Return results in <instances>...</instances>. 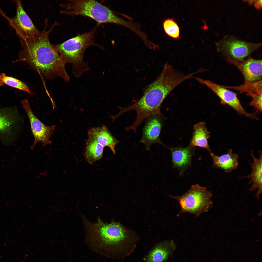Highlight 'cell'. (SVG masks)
<instances>
[{
	"label": "cell",
	"mask_w": 262,
	"mask_h": 262,
	"mask_svg": "<svg viewBox=\"0 0 262 262\" xmlns=\"http://www.w3.org/2000/svg\"><path fill=\"white\" fill-rule=\"evenodd\" d=\"M20 116L14 107L0 108V139L5 144L13 142L19 129Z\"/></svg>",
	"instance_id": "52a82bcc"
},
{
	"label": "cell",
	"mask_w": 262,
	"mask_h": 262,
	"mask_svg": "<svg viewBox=\"0 0 262 262\" xmlns=\"http://www.w3.org/2000/svg\"><path fill=\"white\" fill-rule=\"evenodd\" d=\"M259 45L230 39L221 42L220 49L229 57L230 61L238 62L242 61Z\"/></svg>",
	"instance_id": "7c38bea8"
},
{
	"label": "cell",
	"mask_w": 262,
	"mask_h": 262,
	"mask_svg": "<svg viewBox=\"0 0 262 262\" xmlns=\"http://www.w3.org/2000/svg\"><path fill=\"white\" fill-rule=\"evenodd\" d=\"M199 83L210 89L220 98L223 103L229 106L239 113L251 118H255L252 114L248 113L242 107L236 94L225 87L210 80H205L200 78H194Z\"/></svg>",
	"instance_id": "30bf717a"
},
{
	"label": "cell",
	"mask_w": 262,
	"mask_h": 262,
	"mask_svg": "<svg viewBox=\"0 0 262 262\" xmlns=\"http://www.w3.org/2000/svg\"><path fill=\"white\" fill-rule=\"evenodd\" d=\"M60 13L70 16L81 15L90 17L98 24L110 23L123 25L128 28L131 25V21L117 16L107 7L94 0H67L60 4Z\"/></svg>",
	"instance_id": "5b68a950"
},
{
	"label": "cell",
	"mask_w": 262,
	"mask_h": 262,
	"mask_svg": "<svg viewBox=\"0 0 262 262\" xmlns=\"http://www.w3.org/2000/svg\"><path fill=\"white\" fill-rule=\"evenodd\" d=\"M15 15L9 18L10 25L14 29L21 40L32 38L38 35L40 31L36 28L24 9L20 0L16 1Z\"/></svg>",
	"instance_id": "9c48e42d"
},
{
	"label": "cell",
	"mask_w": 262,
	"mask_h": 262,
	"mask_svg": "<svg viewBox=\"0 0 262 262\" xmlns=\"http://www.w3.org/2000/svg\"><path fill=\"white\" fill-rule=\"evenodd\" d=\"M227 88H232L240 92H245L247 95L253 98L262 94V80L251 83H244L239 86L232 87L227 86Z\"/></svg>",
	"instance_id": "44dd1931"
},
{
	"label": "cell",
	"mask_w": 262,
	"mask_h": 262,
	"mask_svg": "<svg viewBox=\"0 0 262 262\" xmlns=\"http://www.w3.org/2000/svg\"><path fill=\"white\" fill-rule=\"evenodd\" d=\"M236 65L242 73L245 83H251L261 80L262 60L249 58L242 63L231 61Z\"/></svg>",
	"instance_id": "5bb4252c"
},
{
	"label": "cell",
	"mask_w": 262,
	"mask_h": 262,
	"mask_svg": "<svg viewBox=\"0 0 262 262\" xmlns=\"http://www.w3.org/2000/svg\"><path fill=\"white\" fill-rule=\"evenodd\" d=\"M256 2L255 5L257 7H261L262 4V0H257V1Z\"/></svg>",
	"instance_id": "d4e9b609"
},
{
	"label": "cell",
	"mask_w": 262,
	"mask_h": 262,
	"mask_svg": "<svg viewBox=\"0 0 262 262\" xmlns=\"http://www.w3.org/2000/svg\"><path fill=\"white\" fill-rule=\"evenodd\" d=\"M146 119L140 142L144 144L148 150H150L151 146L154 144H158L166 147L160 138L165 117L160 113L154 114Z\"/></svg>",
	"instance_id": "8fae6325"
},
{
	"label": "cell",
	"mask_w": 262,
	"mask_h": 262,
	"mask_svg": "<svg viewBox=\"0 0 262 262\" xmlns=\"http://www.w3.org/2000/svg\"><path fill=\"white\" fill-rule=\"evenodd\" d=\"M21 103L29 120L34 141L31 147L33 149L38 142L42 143L43 146L49 145L52 143L50 138L54 131L55 126H47L42 123L35 115L32 111L29 101L26 99L22 100Z\"/></svg>",
	"instance_id": "ba28073f"
},
{
	"label": "cell",
	"mask_w": 262,
	"mask_h": 262,
	"mask_svg": "<svg viewBox=\"0 0 262 262\" xmlns=\"http://www.w3.org/2000/svg\"><path fill=\"white\" fill-rule=\"evenodd\" d=\"M195 147L190 143L186 147L169 148L171 153L173 167L178 169L180 174L191 165Z\"/></svg>",
	"instance_id": "4fadbf2b"
},
{
	"label": "cell",
	"mask_w": 262,
	"mask_h": 262,
	"mask_svg": "<svg viewBox=\"0 0 262 262\" xmlns=\"http://www.w3.org/2000/svg\"><path fill=\"white\" fill-rule=\"evenodd\" d=\"M163 27L166 33L169 36L173 38H178L179 36V27L173 20L168 19L163 23Z\"/></svg>",
	"instance_id": "603a6c76"
},
{
	"label": "cell",
	"mask_w": 262,
	"mask_h": 262,
	"mask_svg": "<svg viewBox=\"0 0 262 262\" xmlns=\"http://www.w3.org/2000/svg\"><path fill=\"white\" fill-rule=\"evenodd\" d=\"M5 85L32 94L25 83L16 78L8 76L4 73H2L0 74V86Z\"/></svg>",
	"instance_id": "7402d4cb"
},
{
	"label": "cell",
	"mask_w": 262,
	"mask_h": 262,
	"mask_svg": "<svg viewBox=\"0 0 262 262\" xmlns=\"http://www.w3.org/2000/svg\"><path fill=\"white\" fill-rule=\"evenodd\" d=\"M251 154L253 160V162L250 163L252 169V172L250 174L242 177V178H246L250 180L249 184H252V185L249 189V191H253L257 189L256 196L258 198L262 192V153L261 151H259V156L258 158L255 156L252 151Z\"/></svg>",
	"instance_id": "e0dca14e"
},
{
	"label": "cell",
	"mask_w": 262,
	"mask_h": 262,
	"mask_svg": "<svg viewBox=\"0 0 262 262\" xmlns=\"http://www.w3.org/2000/svg\"><path fill=\"white\" fill-rule=\"evenodd\" d=\"M104 147L95 140L89 138L86 143L85 156L86 161L92 164L102 157Z\"/></svg>",
	"instance_id": "ffe728a7"
},
{
	"label": "cell",
	"mask_w": 262,
	"mask_h": 262,
	"mask_svg": "<svg viewBox=\"0 0 262 262\" xmlns=\"http://www.w3.org/2000/svg\"><path fill=\"white\" fill-rule=\"evenodd\" d=\"M45 21L44 29L39 34L32 38L21 40L23 48L19 53L18 58L14 62H25L43 79L59 77L68 82L70 78L65 69L66 63L49 39V34L57 23L47 29L48 21Z\"/></svg>",
	"instance_id": "6da1fadb"
},
{
	"label": "cell",
	"mask_w": 262,
	"mask_h": 262,
	"mask_svg": "<svg viewBox=\"0 0 262 262\" xmlns=\"http://www.w3.org/2000/svg\"><path fill=\"white\" fill-rule=\"evenodd\" d=\"M209 153L213 167L229 173L237 169L238 164L239 155L233 153L231 149H229L226 153L220 156L215 155L211 151Z\"/></svg>",
	"instance_id": "2e32d148"
},
{
	"label": "cell",
	"mask_w": 262,
	"mask_h": 262,
	"mask_svg": "<svg viewBox=\"0 0 262 262\" xmlns=\"http://www.w3.org/2000/svg\"><path fill=\"white\" fill-rule=\"evenodd\" d=\"M179 203L181 209L178 215L187 213L198 217L208 212L213 206V194L205 187L198 184L192 185L188 190L180 196L169 195Z\"/></svg>",
	"instance_id": "8992f818"
},
{
	"label": "cell",
	"mask_w": 262,
	"mask_h": 262,
	"mask_svg": "<svg viewBox=\"0 0 262 262\" xmlns=\"http://www.w3.org/2000/svg\"><path fill=\"white\" fill-rule=\"evenodd\" d=\"M88 134L89 138L95 140L104 147H108L115 155V147L119 141L112 134L106 126L103 125L91 128L88 130Z\"/></svg>",
	"instance_id": "ac0fdd59"
},
{
	"label": "cell",
	"mask_w": 262,
	"mask_h": 262,
	"mask_svg": "<svg viewBox=\"0 0 262 262\" xmlns=\"http://www.w3.org/2000/svg\"><path fill=\"white\" fill-rule=\"evenodd\" d=\"M96 31L94 28L90 31L70 39L62 43L52 45V46L66 64H72L73 73L79 77L89 70L87 63L83 60V55L86 49L91 46H95L103 49L96 43L94 38Z\"/></svg>",
	"instance_id": "277c9868"
},
{
	"label": "cell",
	"mask_w": 262,
	"mask_h": 262,
	"mask_svg": "<svg viewBox=\"0 0 262 262\" xmlns=\"http://www.w3.org/2000/svg\"><path fill=\"white\" fill-rule=\"evenodd\" d=\"M88 240L101 248L108 250L113 256L123 259L135 249L139 239L136 234L114 221L105 223L99 217L92 223L81 214Z\"/></svg>",
	"instance_id": "3957f363"
},
{
	"label": "cell",
	"mask_w": 262,
	"mask_h": 262,
	"mask_svg": "<svg viewBox=\"0 0 262 262\" xmlns=\"http://www.w3.org/2000/svg\"><path fill=\"white\" fill-rule=\"evenodd\" d=\"M262 95H261L252 98L250 105L259 112L262 111Z\"/></svg>",
	"instance_id": "cb8c5ba5"
},
{
	"label": "cell",
	"mask_w": 262,
	"mask_h": 262,
	"mask_svg": "<svg viewBox=\"0 0 262 262\" xmlns=\"http://www.w3.org/2000/svg\"><path fill=\"white\" fill-rule=\"evenodd\" d=\"M209 137V132L207 130L205 123L199 122L194 126L190 144L195 147L197 146L205 149L209 152L211 151L208 143Z\"/></svg>",
	"instance_id": "d6986e66"
},
{
	"label": "cell",
	"mask_w": 262,
	"mask_h": 262,
	"mask_svg": "<svg viewBox=\"0 0 262 262\" xmlns=\"http://www.w3.org/2000/svg\"><path fill=\"white\" fill-rule=\"evenodd\" d=\"M176 245L172 240H167L156 245L144 258V262H164L172 255Z\"/></svg>",
	"instance_id": "9a60e30c"
},
{
	"label": "cell",
	"mask_w": 262,
	"mask_h": 262,
	"mask_svg": "<svg viewBox=\"0 0 262 262\" xmlns=\"http://www.w3.org/2000/svg\"><path fill=\"white\" fill-rule=\"evenodd\" d=\"M189 78L188 74L179 72L168 62L166 63L158 78L145 88L140 98L128 106L120 107V114L135 111L136 117L131 126L133 129H137L145 119L154 114L161 113V105L166 97L176 87Z\"/></svg>",
	"instance_id": "7a4b0ae2"
}]
</instances>
